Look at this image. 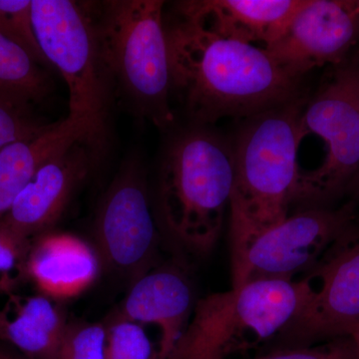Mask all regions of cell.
<instances>
[{
    "label": "cell",
    "instance_id": "obj_1",
    "mask_svg": "<svg viewBox=\"0 0 359 359\" xmlns=\"http://www.w3.org/2000/svg\"><path fill=\"white\" fill-rule=\"evenodd\" d=\"M165 32L171 95L195 126L250 119L299 98V79L264 48L219 36L175 8Z\"/></svg>",
    "mask_w": 359,
    "mask_h": 359
},
{
    "label": "cell",
    "instance_id": "obj_2",
    "mask_svg": "<svg viewBox=\"0 0 359 359\" xmlns=\"http://www.w3.org/2000/svg\"><path fill=\"white\" fill-rule=\"evenodd\" d=\"M302 107L297 98L250 118L231 144V266L257 236L290 216L301 174L297 153L306 136Z\"/></svg>",
    "mask_w": 359,
    "mask_h": 359
},
{
    "label": "cell",
    "instance_id": "obj_3",
    "mask_svg": "<svg viewBox=\"0 0 359 359\" xmlns=\"http://www.w3.org/2000/svg\"><path fill=\"white\" fill-rule=\"evenodd\" d=\"M233 148L205 126L177 135L163 156L158 209L168 233L186 250L205 256L214 249L230 208Z\"/></svg>",
    "mask_w": 359,
    "mask_h": 359
},
{
    "label": "cell",
    "instance_id": "obj_4",
    "mask_svg": "<svg viewBox=\"0 0 359 359\" xmlns=\"http://www.w3.org/2000/svg\"><path fill=\"white\" fill-rule=\"evenodd\" d=\"M164 7L159 0L91 4L113 93L161 130L175 121Z\"/></svg>",
    "mask_w": 359,
    "mask_h": 359
},
{
    "label": "cell",
    "instance_id": "obj_5",
    "mask_svg": "<svg viewBox=\"0 0 359 359\" xmlns=\"http://www.w3.org/2000/svg\"><path fill=\"white\" fill-rule=\"evenodd\" d=\"M313 292L309 276L256 280L196 302L172 359H226L275 342Z\"/></svg>",
    "mask_w": 359,
    "mask_h": 359
},
{
    "label": "cell",
    "instance_id": "obj_6",
    "mask_svg": "<svg viewBox=\"0 0 359 359\" xmlns=\"http://www.w3.org/2000/svg\"><path fill=\"white\" fill-rule=\"evenodd\" d=\"M35 34L45 58L67 85L69 115L86 125L89 147L102 154L113 90L90 2L32 0Z\"/></svg>",
    "mask_w": 359,
    "mask_h": 359
},
{
    "label": "cell",
    "instance_id": "obj_7",
    "mask_svg": "<svg viewBox=\"0 0 359 359\" xmlns=\"http://www.w3.org/2000/svg\"><path fill=\"white\" fill-rule=\"evenodd\" d=\"M302 124L306 135L325 142L327 153L320 167L299 174L292 204L325 207L348 191L359 172V53L304 108Z\"/></svg>",
    "mask_w": 359,
    "mask_h": 359
},
{
    "label": "cell",
    "instance_id": "obj_8",
    "mask_svg": "<svg viewBox=\"0 0 359 359\" xmlns=\"http://www.w3.org/2000/svg\"><path fill=\"white\" fill-rule=\"evenodd\" d=\"M353 204L308 208L257 236L231 266V287L256 280H295L308 275L355 224Z\"/></svg>",
    "mask_w": 359,
    "mask_h": 359
},
{
    "label": "cell",
    "instance_id": "obj_9",
    "mask_svg": "<svg viewBox=\"0 0 359 359\" xmlns=\"http://www.w3.org/2000/svg\"><path fill=\"white\" fill-rule=\"evenodd\" d=\"M94 235L102 266L131 283L154 266L159 238L138 161L125 163L104 194Z\"/></svg>",
    "mask_w": 359,
    "mask_h": 359
},
{
    "label": "cell",
    "instance_id": "obj_10",
    "mask_svg": "<svg viewBox=\"0 0 359 359\" xmlns=\"http://www.w3.org/2000/svg\"><path fill=\"white\" fill-rule=\"evenodd\" d=\"M306 276L313 285L311 297L271 351L341 337L346 325L359 318V226L354 224Z\"/></svg>",
    "mask_w": 359,
    "mask_h": 359
},
{
    "label": "cell",
    "instance_id": "obj_11",
    "mask_svg": "<svg viewBox=\"0 0 359 359\" xmlns=\"http://www.w3.org/2000/svg\"><path fill=\"white\" fill-rule=\"evenodd\" d=\"M359 44V18L351 0H308L287 29L266 46L271 58L290 76L340 65Z\"/></svg>",
    "mask_w": 359,
    "mask_h": 359
},
{
    "label": "cell",
    "instance_id": "obj_12",
    "mask_svg": "<svg viewBox=\"0 0 359 359\" xmlns=\"http://www.w3.org/2000/svg\"><path fill=\"white\" fill-rule=\"evenodd\" d=\"M96 160L84 142H77L53 156L42 165L2 219L32 240L50 231L89 176Z\"/></svg>",
    "mask_w": 359,
    "mask_h": 359
},
{
    "label": "cell",
    "instance_id": "obj_13",
    "mask_svg": "<svg viewBox=\"0 0 359 359\" xmlns=\"http://www.w3.org/2000/svg\"><path fill=\"white\" fill-rule=\"evenodd\" d=\"M190 278L178 266L166 264L151 269L131 283L118 318L160 330L161 358L172 359L195 308Z\"/></svg>",
    "mask_w": 359,
    "mask_h": 359
},
{
    "label": "cell",
    "instance_id": "obj_14",
    "mask_svg": "<svg viewBox=\"0 0 359 359\" xmlns=\"http://www.w3.org/2000/svg\"><path fill=\"white\" fill-rule=\"evenodd\" d=\"M308 0H192L174 8L224 39L273 44Z\"/></svg>",
    "mask_w": 359,
    "mask_h": 359
},
{
    "label": "cell",
    "instance_id": "obj_15",
    "mask_svg": "<svg viewBox=\"0 0 359 359\" xmlns=\"http://www.w3.org/2000/svg\"><path fill=\"white\" fill-rule=\"evenodd\" d=\"M101 266L95 247L77 236L48 231L32 240L28 280L53 301L72 299L95 283Z\"/></svg>",
    "mask_w": 359,
    "mask_h": 359
},
{
    "label": "cell",
    "instance_id": "obj_16",
    "mask_svg": "<svg viewBox=\"0 0 359 359\" xmlns=\"http://www.w3.org/2000/svg\"><path fill=\"white\" fill-rule=\"evenodd\" d=\"M77 142L88 145V129L83 122L67 116L34 136L0 149V219L42 165Z\"/></svg>",
    "mask_w": 359,
    "mask_h": 359
},
{
    "label": "cell",
    "instance_id": "obj_17",
    "mask_svg": "<svg viewBox=\"0 0 359 359\" xmlns=\"http://www.w3.org/2000/svg\"><path fill=\"white\" fill-rule=\"evenodd\" d=\"M6 340L28 359H57L69 323L53 299L39 294L16 302Z\"/></svg>",
    "mask_w": 359,
    "mask_h": 359
},
{
    "label": "cell",
    "instance_id": "obj_18",
    "mask_svg": "<svg viewBox=\"0 0 359 359\" xmlns=\"http://www.w3.org/2000/svg\"><path fill=\"white\" fill-rule=\"evenodd\" d=\"M46 68L18 44L0 34V94L32 105L50 94Z\"/></svg>",
    "mask_w": 359,
    "mask_h": 359
},
{
    "label": "cell",
    "instance_id": "obj_19",
    "mask_svg": "<svg viewBox=\"0 0 359 359\" xmlns=\"http://www.w3.org/2000/svg\"><path fill=\"white\" fill-rule=\"evenodd\" d=\"M32 238L0 219V294L13 295L28 280V259Z\"/></svg>",
    "mask_w": 359,
    "mask_h": 359
},
{
    "label": "cell",
    "instance_id": "obj_20",
    "mask_svg": "<svg viewBox=\"0 0 359 359\" xmlns=\"http://www.w3.org/2000/svg\"><path fill=\"white\" fill-rule=\"evenodd\" d=\"M0 34L25 49L46 69L51 67L35 34L32 0H0Z\"/></svg>",
    "mask_w": 359,
    "mask_h": 359
},
{
    "label": "cell",
    "instance_id": "obj_21",
    "mask_svg": "<svg viewBox=\"0 0 359 359\" xmlns=\"http://www.w3.org/2000/svg\"><path fill=\"white\" fill-rule=\"evenodd\" d=\"M106 325V359H162L143 325L116 316Z\"/></svg>",
    "mask_w": 359,
    "mask_h": 359
},
{
    "label": "cell",
    "instance_id": "obj_22",
    "mask_svg": "<svg viewBox=\"0 0 359 359\" xmlns=\"http://www.w3.org/2000/svg\"><path fill=\"white\" fill-rule=\"evenodd\" d=\"M107 325L69 323L57 359H106Z\"/></svg>",
    "mask_w": 359,
    "mask_h": 359
},
{
    "label": "cell",
    "instance_id": "obj_23",
    "mask_svg": "<svg viewBox=\"0 0 359 359\" xmlns=\"http://www.w3.org/2000/svg\"><path fill=\"white\" fill-rule=\"evenodd\" d=\"M30 104L0 94V149L39 134L49 124L32 114Z\"/></svg>",
    "mask_w": 359,
    "mask_h": 359
},
{
    "label": "cell",
    "instance_id": "obj_24",
    "mask_svg": "<svg viewBox=\"0 0 359 359\" xmlns=\"http://www.w3.org/2000/svg\"><path fill=\"white\" fill-rule=\"evenodd\" d=\"M256 359H359V353L353 340L341 337L311 346L276 349Z\"/></svg>",
    "mask_w": 359,
    "mask_h": 359
},
{
    "label": "cell",
    "instance_id": "obj_25",
    "mask_svg": "<svg viewBox=\"0 0 359 359\" xmlns=\"http://www.w3.org/2000/svg\"><path fill=\"white\" fill-rule=\"evenodd\" d=\"M342 337H349L359 353V318L349 323L342 332Z\"/></svg>",
    "mask_w": 359,
    "mask_h": 359
},
{
    "label": "cell",
    "instance_id": "obj_26",
    "mask_svg": "<svg viewBox=\"0 0 359 359\" xmlns=\"http://www.w3.org/2000/svg\"><path fill=\"white\" fill-rule=\"evenodd\" d=\"M7 323H8V313L6 311H0V339L6 340Z\"/></svg>",
    "mask_w": 359,
    "mask_h": 359
},
{
    "label": "cell",
    "instance_id": "obj_27",
    "mask_svg": "<svg viewBox=\"0 0 359 359\" xmlns=\"http://www.w3.org/2000/svg\"><path fill=\"white\" fill-rule=\"evenodd\" d=\"M348 191L355 194H359V172L356 175L355 178L351 182V186H349Z\"/></svg>",
    "mask_w": 359,
    "mask_h": 359
},
{
    "label": "cell",
    "instance_id": "obj_28",
    "mask_svg": "<svg viewBox=\"0 0 359 359\" xmlns=\"http://www.w3.org/2000/svg\"><path fill=\"white\" fill-rule=\"evenodd\" d=\"M0 359H20L18 358H14L11 354L4 353V351H0Z\"/></svg>",
    "mask_w": 359,
    "mask_h": 359
},
{
    "label": "cell",
    "instance_id": "obj_29",
    "mask_svg": "<svg viewBox=\"0 0 359 359\" xmlns=\"http://www.w3.org/2000/svg\"><path fill=\"white\" fill-rule=\"evenodd\" d=\"M354 4H355L356 13H358L359 18V0H358V1H354Z\"/></svg>",
    "mask_w": 359,
    "mask_h": 359
}]
</instances>
